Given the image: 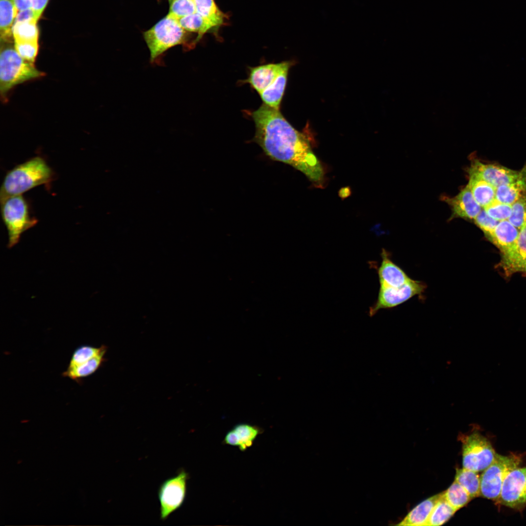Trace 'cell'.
<instances>
[{
  "instance_id": "6da1fadb",
  "label": "cell",
  "mask_w": 526,
  "mask_h": 526,
  "mask_svg": "<svg viewBox=\"0 0 526 526\" xmlns=\"http://www.w3.org/2000/svg\"><path fill=\"white\" fill-rule=\"evenodd\" d=\"M255 141L272 160L290 165L304 173L317 187L324 171L306 136L285 119L280 109L263 104L252 113Z\"/></svg>"
},
{
  "instance_id": "7a4b0ae2",
  "label": "cell",
  "mask_w": 526,
  "mask_h": 526,
  "mask_svg": "<svg viewBox=\"0 0 526 526\" xmlns=\"http://www.w3.org/2000/svg\"><path fill=\"white\" fill-rule=\"evenodd\" d=\"M54 176L52 169L43 158L33 157L7 172L1 186L0 200L47 184L53 180Z\"/></svg>"
},
{
  "instance_id": "3957f363",
  "label": "cell",
  "mask_w": 526,
  "mask_h": 526,
  "mask_svg": "<svg viewBox=\"0 0 526 526\" xmlns=\"http://www.w3.org/2000/svg\"><path fill=\"white\" fill-rule=\"evenodd\" d=\"M11 43H1L0 49V91L3 97L15 86L45 75L34 63L22 58Z\"/></svg>"
},
{
  "instance_id": "277c9868",
  "label": "cell",
  "mask_w": 526,
  "mask_h": 526,
  "mask_svg": "<svg viewBox=\"0 0 526 526\" xmlns=\"http://www.w3.org/2000/svg\"><path fill=\"white\" fill-rule=\"evenodd\" d=\"M143 36L152 62L169 48L184 44L187 40V31L180 26L177 19L168 14L144 32Z\"/></svg>"
},
{
  "instance_id": "5b68a950",
  "label": "cell",
  "mask_w": 526,
  "mask_h": 526,
  "mask_svg": "<svg viewBox=\"0 0 526 526\" xmlns=\"http://www.w3.org/2000/svg\"><path fill=\"white\" fill-rule=\"evenodd\" d=\"M1 213L8 236V247L19 242L21 234L35 226L38 220L31 217L28 204L22 194L0 200Z\"/></svg>"
},
{
  "instance_id": "8992f818",
  "label": "cell",
  "mask_w": 526,
  "mask_h": 526,
  "mask_svg": "<svg viewBox=\"0 0 526 526\" xmlns=\"http://www.w3.org/2000/svg\"><path fill=\"white\" fill-rule=\"evenodd\" d=\"M463 468L475 472L483 471L494 461L496 453L489 441L475 431L461 436Z\"/></svg>"
},
{
  "instance_id": "52a82bcc",
  "label": "cell",
  "mask_w": 526,
  "mask_h": 526,
  "mask_svg": "<svg viewBox=\"0 0 526 526\" xmlns=\"http://www.w3.org/2000/svg\"><path fill=\"white\" fill-rule=\"evenodd\" d=\"M521 458L517 455L496 454L492 463L480 475V494L484 498L497 501L503 481L512 470L518 467Z\"/></svg>"
},
{
  "instance_id": "ba28073f",
  "label": "cell",
  "mask_w": 526,
  "mask_h": 526,
  "mask_svg": "<svg viewBox=\"0 0 526 526\" xmlns=\"http://www.w3.org/2000/svg\"><path fill=\"white\" fill-rule=\"evenodd\" d=\"M188 473L182 469L174 476L165 480L160 486L158 497L160 503V515L165 520L179 509L186 499Z\"/></svg>"
},
{
  "instance_id": "9c48e42d",
  "label": "cell",
  "mask_w": 526,
  "mask_h": 526,
  "mask_svg": "<svg viewBox=\"0 0 526 526\" xmlns=\"http://www.w3.org/2000/svg\"><path fill=\"white\" fill-rule=\"evenodd\" d=\"M425 288L424 283L412 279L397 287L380 284L377 299L370 308L369 315H374L380 309L391 308L400 305L414 296L420 295L424 292Z\"/></svg>"
},
{
  "instance_id": "30bf717a",
  "label": "cell",
  "mask_w": 526,
  "mask_h": 526,
  "mask_svg": "<svg viewBox=\"0 0 526 526\" xmlns=\"http://www.w3.org/2000/svg\"><path fill=\"white\" fill-rule=\"evenodd\" d=\"M496 502L519 510L526 506V467H517L507 473Z\"/></svg>"
},
{
  "instance_id": "8fae6325",
  "label": "cell",
  "mask_w": 526,
  "mask_h": 526,
  "mask_svg": "<svg viewBox=\"0 0 526 526\" xmlns=\"http://www.w3.org/2000/svg\"><path fill=\"white\" fill-rule=\"evenodd\" d=\"M526 170V164L520 170H515L497 164H485L474 160L468 169L469 176L481 179L497 187L511 183L519 178Z\"/></svg>"
},
{
  "instance_id": "7c38bea8",
  "label": "cell",
  "mask_w": 526,
  "mask_h": 526,
  "mask_svg": "<svg viewBox=\"0 0 526 526\" xmlns=\"http://www.w3.org/2000/svg\"><path fill=\"white\" fill-rule=\"evenodd\" d=\"M443 199L451 207V218L473 220L482 210V207L474 198L468 184L457 195L451 198L444 196Z\"/></svg>"
},
{
  "instance_id": "4fadbf2b",
  "label": "cell",
  "mask_w": 526,
  "mask_h": 526,
  "mask_svg": "<svg viewBox=\"0 0 526 526\" xmlns=\"http://www.w3.org/2000/svg\"><path fill=\"white\" fill-rule=\"evenodd\" d=\"M286 63H269L250 68L246 81L260 94L273 83Z\"/></svg>"
},
{
  "instance_id": "5bb4252c",
  "label": "cell",
  "mask_w": 526,
  "mask_h": 526,
  "mask_svg": "<svg viewBox=\"0 0 526 526\" xmlns=\"http://www.w3.org/2000/svg\"><path fill=\"white\" fill-rule=\"evenodd\" d=\"M382 262L378 269L380 285L394 287L401 286L412 279L391 259L385 249L381 253Z\"/></svg>"
},
{
  "instance_id": "9a60e30c",
  "label": "cell",
  "mask_w": 526,
  "mask_h": 526,
  "mask_svg": "<svg viewBox=\"0 0 526 526\" xmlns=\"http://www.w3.org/2000/svg\"><path fill=\"white\" fill-rule=\"evenodd\" d=\"M262 429L257 426L242 423L235 426L227 432L224 439L225 444L238 447L244 451L253 444Z\"/></svg>"
},
{
  "instance_id": "2e32d148",
  "label": "cell",
  "mask_w": 526,
  "mask_h": 526,
  "mask_svg": "<svg viewBox=\"0 0 526 526\" xmlns=\"http://www.w3.org/2000/svg\"><path fill=\"white\" fill-rule=\"evenodd\" d=\"M519 230L507 220L499 221L495 227L490 242L500 250L502 256L505 255L514 247Z\"/></svg>"
},
{
  "instance_id": "e0dca14e",
  "label": "cell",
  "mask_w": 526,
  "mask_h": 526,
  "mask_svg": "<svg viewBox=\"0 0 526 526\" xmlns=\"http://www.w3.org/2000/svg\"><path fill=\"white\" fill-rule=\"evenodd\" d=\"M526 261V221L519 230L513 249L502 256L500 265L507 276L513 274L515 268Z\"/></svg>"
},
{
  "instance_id": "ac0fdd59",
  "label": "cell",
  "mask_w": 526,
  "mask_h": 526,
  "mask_svg": "<svg viewBox=\"0 0 526 526\" xmlns=\"http://www.w3.org/2000/svg\"><path fill=\"white\" fill-rule=\"evenodd\" d=\"M440 493L423 501L413 508L397 526H426L435 505L441 497Z\"/></svg>"
},
{
  "instance_id": "d6986e66",
  "label": "cell",
  "mask_w": 526,
  "mask_h": 526,
  "mask_svg": "<svg viewBox=\"0 0 526 526\" xmlns=\"http://www.w3.org/2000/svg\"><path fill=\"white\" fill-rule=\"evenodd\" d=\"M290 66L291 63L287 61L286 65L273 83L260 94L263 104L271 107L280 109Z\"/></svg>"
},
{
  "instance_id": "ffe728a7",
  "label": "cell",
  "mask_w": 526,
  "mask_h": 526,
  "mask_svg": "<svg viewBox=\"0 0 526 526\" xmlns=\"http://www.w3.org/2000/svg\"><path fill=\"white\" fill-rule=\"evenodd\" d=\"M106 351L107 347L105 346L98 354L87 361L77 365L68 366L62 376L81 383L83 378L93 374L100 367L105 361L104 355Z\"/></svg>"
},
{
  "instance_id": "44dd1931",
  "label": "cell",
  "mask_w": 526,
  "mask_h": 526,
  "mask_svg": "<svg viewBox=\"0 0 526 526\" xmlns=\"http://www.w3.org/2000/svg\"><path fill=\"white\" fill-rule=\"evenodd\" d=\"M526 196V170L517 180L501 185L496 189L495 199L511 205L522 197Z\"/></svg>"
},
{
  "instance_id": "7402d4cb",
  "label": "cell",
  "mask_w": 526,
  "mask_h": 526,
  "mask_svg": "<svg viewBox=\"0 0 526 526\" xmlns=\"http://www.w3.org/2000/svg\"><path fill=\"white\" fill-rule=\"evenodd\" d=\"M18 12L13 0H0L1 43L11 42L13 24Z\"/></svg>"
},
{
  "instance_id": "603a6c76",
  "label": "cell",
  "mask_w": 526,
  "mask_h": 526,
  "mask_svg": "<svg viewBox=\"0 0 526 526\" xmlns=\"http://www.w3.org/2000/svg\"><path fill=\"white\" fill-rule=\"evenodd\" d=\"M468 185L474 198L482 207H485L495 200L496 188L485 180L470 176Z\"/></svg>"
},
{
  "instance_id": "cb8c5ba5",
  "label": "cell",
  "mask_w": 526,
  "mask_h": 526,
  "mask_svg": "<svg viewBox=\"0 0 526 526\" xmlns=\"http://www.w3.org/2000/svg\"><path fill=\"white\" fill-rule=\"evenodd\" d=\"M196 12L200 15L213 27L221 25L224 21L225 15L216 6L214 0H193Z\"/></svg>"
},
{
  "instance_id": "d4e9b609",
  "label": "cell",
  "mask_w": 526,
  "mask_h": 526,
  "mask_svg": "<svg viewBox=\"0 0 526 526\" xmlns=\"http://www.w3.org/2000/svg\"><path fill=\"white\" fill-rule=\"evenodd\" d=\"M37 22L34 19L15 22L12 29L14 42H38L39 31Z\"/></svg>"
},
{
  "instance_id": "484cf974",
  "label": "cell",
  "mask_w": 526,
  "mask_h": 526,
  "mask_svg": "<svg viewBox=\"0 0 526 526\" xmlns=\"http://www.w3.org/2000/svg\"><path fill=\"white\" fill-rule=\"evenodd\" d=\"M455 480L466 489L472 499L481 496L480 476L477 472L464 468L457 469Z\"/></svg>"
},
{
  "instance_id": "4316f807",
  "label": "cell",
  "mask_w": 526,
  "mask_h": 526,
  "mask_svg": "<svg viewBox=\"0 0 526 526\" xmlns=\"http://www.w3.org/2000/svg\"><path fill=\"white\" fill-rule=\"evenodd\" d=\"M456 510L445 500L443 492L435 505L426 526H441L448 521Z\"/></svg>"
},
{
  "instance_id": "83f0119b",
  "label": "cell",
  "mask_w": 526,
  "mask_h": 526,
  "mask_svg": "<svg viewBox=\"0 0 526 526\" xmlns=\"http://www.w3.org/2000/svg\"><path fill=\"white\" fill-rule=\"evenodd\" d=\"M442 492L443 497L456 511L466 506L472 499L466 489L455 480Z\"/></svg>"
},
{
  "instance_id": "f1b7e54d",
  "label": "cell",
  "mask_w": 526,
  "mask_h": 526,
  "mask_svg": "<svg viewBox=\"0 0 526 526\" xmlns=\"http://www.w3.org/2000/svg\"><path fill=\"white\" fill-rule=\"evenodd\" d=\"M180 26L186 31L195 32L198 34V41L203 35L213 28L204 18L197 13H194L178 20Z\"/></svg>"
},
{
  "instance_id": "f546056e",
  "label": "cell",
  "mask_w": 526,
  "mask_h": 526,
  "mask_svg": "<svg viewBox=\"0 0 526 526\" xmlns=\"http://www.w3.org/2000/svg\"><path fill=\"white\" fill-rule=\"evenodd\" d=\"M84 345L77 347L73 352L68 366H73L83 363L98 354L104 348Z\"/></svg>"
},
{
  "instance_id": "4dcf8cb0",
  "label": "cell",
  "mask_w": 526,
  "mask_h": 526,
  "mask_svg": "<svg viewBox=\"0 0 526 526\" xmlns=\"http://www.w3.org/2000/svg\"><path fill=\"white\" fill-rule=\"evenodd\" d=\"M169 2L168 15L177 20L196 13L193 0H172Z\"/></svg>"
},
{
  "instance_id": "1f68e13d",
  "label": "cell",
  "mask_w": 526,
  "mask_h": 526,
  "mask_svg": "<svg viewBox=\"0 0 526 526\" xmlns=\"http://www.w3.org/2000/svg\"><path fill=\"white\" fill-rule=\"evenodd\" d=\"M507 220L519 230L521 229L526 221V196L511 205V213Z\"/></svg>"
},
{
  "instance_id": "d6a6232c",
  "label": "cell",
  "mask_w": 526,
  "mask_h": 526,
  "mask_svg": "<svg viewBox=\"0 0 526 526\" xmlns=\"http://www.w3.org/2000/svg\"><path fill=\"white\" fill-rule=\"evenodd\" d=\"M484 209L489 216L498 221L508 220L511 213V205L496 199Z\"/></svg>"
},
{
  "instance_id": "836d02e7",
  "label": "cell",
  "mask_w": 526,
  "mask_h": 526,
  "mask_svg": "<svg viewBox=\"0 0 526 526\" xmlns=\"http://www.w3.org/2000/svg\"><path fill=\"white\" fill-rule=\"evenodd\" d=\"M473 221L490 241L493 231L499 221L489 216L484 209L481 210Z\"/></svg>"
},
{
  "instance_id": "e575fe53",
  "label": "cell",
  "mask_w": 526,
  "mask_h": 526,
  "mask_svg": "<svg viewBox=\"0 0 526 526\" xmlns=\"http://www.w3.org/2000/svg\"><path fill=\"white\" fill-rule=\"evenodd\" d=\"M14 46L22 58L34 63L38 51V42H15Z\"/></svg>"
},
{
  "instance_id": "d590c367",
  "label": "cell",
  "mask_w": 526,
  "mask_h": 526,
  "mask_svg": "<svg viewBox=\"0 0 526 526\" xmlns=\"http://www.w3.org/2000/svg\"><path fill=\"white\" fill-rule=\"evenodd\" d=\"M49 0H30L34 19L38 21Z\"/></svg>"
},
{
  "instance_id": "8d00e7d4",
  "label": "cell",
  "mask_w": 526,
  "mask_h": 526,
  "mask_svg": "<svg viewBox=\"0 0 526 526\" xmlns=\"http://www.w3.org/2000/svg\"><path fill=\"white\" fill-rule=\"evenodd\" d=\"M32 19H34L33 11L32 8H29L24 10L18 11L14 23Z\"/></svg>"
},
{
  "instance_id": "74e56055",
  "label": "cell",
  "mask_w": 526,
  "mask_h": 526,
  "mask_svg": "<svg viewBox=\"0 0 526 526\" xmlns=\"http://www.w3.org/2000/svg\"><path fill=\"white\" fill-rule=\"evenodd\" d=\"M18 11L31 8L30 0H13Z\"/></svg>"
},
{
  "instance_id": "f35d334b",
  "label": "cell",
  "mask_w": 526,
  "mask_h": 526,
  "mask_svg": "<svg viewBox=\"0 0 526 526\" xmlns=\"http://www.w3.org/2000/svg\"><path fill=\"white\" fill-rule=\"evenodd\" d=\"M516 272L526 273V261L515 268L513 273Z\"/></svg>"
},
{
  "instance_id": "ab89813d",
  "label": "cell",
  "mask_w": 526,
  "mask_h": 526,
  "mask_svg": "<svg viewBox=\"0 0 526 526\" xmlns=\"http://www.w3.org/2000/svg\"><path fill=\"white\" fill-rule=\"evenodd\" d=\"M169 0V1H171V0Z\"/></svg>"
}]
</instances>
